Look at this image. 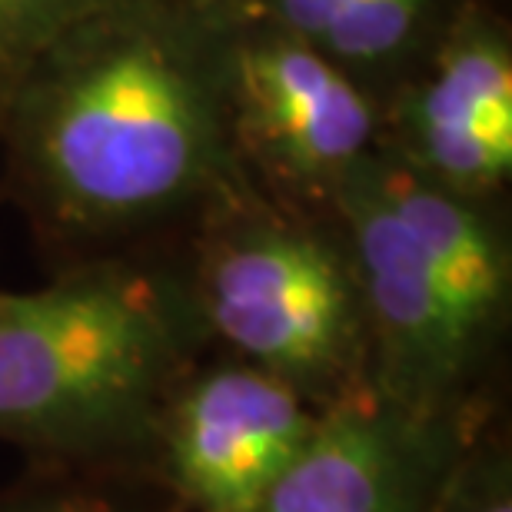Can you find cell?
<instances>
[{
    "label": "cell",
    "instance_id": "2",
    "mask_svg": "<svg viewBox=\"0 0 512 512\" xmlns=\"http://www.w3.org/2000/svg\"><path fill=\"white\" fill-rule=\"evenodd\" d=\"M210 346L187 270L100 256L0 290V443L47 466L147 473L160 413Z\"/></svg>",
    "mask_w": 512,
    "mask_h": 512
},
{
    "label": "cell",
    "instance_id": "10",
    "mask_svg": "<svg viewBox=\"0 0 512 512\" xmlns=\"http://www.w3.org/2000/svg\"><path fill=\"white\" fill-rule=\"evenodd\" d=\"M290 30L380 100L393 94L453 27L469 0H237Z\"/></svg>",
    "mask_w": 512,
    "mask_h": 512
},
{
    "label": "cell",
    "instance_id": "7",
    "mask_svg": "<svg viewBox=\"0 0 512 512\" xmlns=\"http://www.w3.org/2000/svg\"><path fill=\"white\" fill-rule=\"evenodd\" d=\"M380 147L419 177L499 200L512 177V44L479 0L380 104Z\"/></svg>",
    "mask_w": 512,
    "mask_h": 512
},
{
    "label": "cell",
    "instance_id": "3",
    "mask_svg": "<svg viewBox=\"0 0 512 512\" xmlns=\"http://www.w3.org/2000/svg\"><path fill=\"white\" fill-rule=\"evenodd\" d=\"M187 276L210 346L280 376L320 409L373 393L360 283L330 213L256 190L200 220Z\"/></svg>",
    "mask_w": 512,
    "mask_h": 512
},
{
    "label": "cell",
    "instance_id": "5",
    "mask_svg": "<svg viewBox=\"0 0 512 512\" xmlns=\"http://www.w3.org/2000/svg\"><path fill=\"white\" fill-rule=\"evenodd\" d=\"M326 409L240 356L197 360L157 423L150 476L180 512H250Z\"/></svg>",
    "mask_w": 512,
    "mask_h": 512
},
{
    "label": "cell",
    "instance_id": "12",
    "mask_svg": "<svg viewBox=\"0 0 512 512\" xmlns=\"http://www.w3.org/2000/svg\"><path fill=\"white\" fill-rule=\"evenodd\" d=\"M114 0H0V94L80 20Z\"/></svg>",
    "mask_w": 512,
    "mask_h": 512
},
{
    "label": "cell",
    "instance_id": "1",
    "mask_svg": "<svg viewBox=\"0 0 512 512\" xmlns=\"http://www.w3.org/2000/svg\"><path fill=\"white\" fill-rule=\"evenodd\" d=\"M0 107L17 187L64 237H140L260 190L230 124L227 0H114Z\"/></svg>",
    "mask_w": 512,
    "mask_h": 512
},
{
    "label": "cell",
    "instance_id": "8",
    "mask_svg": "<svg viewBox=\"0 0 512 512\" xmlns=\"http://www.w3.org/2000/svg\"><path fill=\"white\" fill-rule=\"evenodd\" d=\"M496 403L423 413L366 393L330 406L250 512H426Z\"/></svg>",
    "mask_w": 512,
    "mask_h": 512
},
{
    "label": "cell",
    "instance_id": "13",
    "mask_svg": "<svg viewBox=\"0 0 512 512\" xmlns=\"http://www.w3.org/2000/svg\"><path fill=\"white\" fill-rule=\"evenodd\" d=\"M140 473H94V469L47 466L40 483L20 486L0 499V512H147L127 499V483Z\"/></svg>",
    "mask_w": 512,
    "mask_h": 512
},
{
    "label": "cell",
    "instance_id": "11",
    "mask_svg": "<svg viewBox=\"0 0 512 512\" xmlns=\"http://www.w3.org/2000/svg\"><path fill=\"white\" fill-rule=\"evenodd\" d=\"M426 512H512V446L499 409L466 439Z\"/></svg>",
    "mask_w": 512,
    "mask_h": 512
},
{
    "label": "cell",
    "instance_id": "4",
    "mask_svg": "<svg viewBox=\"0 0 512 512\" xmlns=\"http://www.w3.org/2000/svg\"><path fill=\"white\" fill-rule=\"evenodd\" d=\"M227 104L253 183L293 210L326 213L380 147V100L290 30L227 0Z\"/></svg>",
    "mask_w": 512,
    "mask_h": 512
},
{
    "label": "cell",
    "instance_id": "6",
    "mask_svg": "<svg viewBox=\"0 0 512 512\" xmlns=\"http://www.w3.org/2000/svg\"><path fill=\"white\" fill-rule=\"evenodd\" d=\"M373 153L346 173L326 210L343 233L360 283L373 393L423 413L493 403L486 376L469 360L429 283L416 240L386 197Z\"/></svg>",
    "mask_w": 512,
    "mask_h": 512
},
{
    "label": "cell",
    "instance_id": "9",
    "mask_svg": "<svg viewBox=\"0 0 512 512\" xmlns=\"http://www.w3.org/2000/svg\"><path fill=\"white\" fill-rule=\"evenodd\" d=\"M373 160L459 343L476 370L489 376L512 306V247L496 200L466 197L419 177L383 147H376Z\"/></svg>",
    "mask_w": 512,
    "mask_h": 512
}]
</instances>
